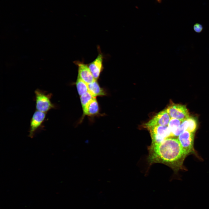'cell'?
Masks as SVG:
<instances>
[{"instance_id":"obj_14","label":"cell","mask_w":209,"mask_h":209,"mask_svg":"<svg viewBox=\"0 0 209 209\" xmlns=\"http://www.w3.org/2000/svg\"><path fill=\"white\" fill-rule=\"evenodd\" d=\"M94 97L88 91L80 96V101L82 109L83 110L89 103Z\"/></svg>"},{"instance_id":"obj_13","label":"cell","mask_w":209,"mask_h":209,"mask_svg":"<svg viewBox=\"0 0 209 209\" xmlns=\"http://www.w3.org/2000/svg\"><path fill=\"white\" fill-rule=\"evenodd\" d=\"M183 121L176 118H171L168 126L171 131L172 137H173V134L180 126Z\"/></svg>"},{"instance_id":"obj_4","label":"cell","mask_w":209,"mask_h":209,"mask_svg":"<svg viewBox=\"0 0 209 209\" xmlns=\"http://www.w3.org/2000/svg\"><path fill=\"white\" fill-rule=\"evenodd\" d=\"M194 133L185 130L181 133L178 139L184 153L187 156L194 152Z\"/></svg>"},{"instance_id":"obj_7","label":"cell","mask_w":209,"mask_h":209,"mask_svg":"<svg viewBox=\"0 0 209 209\" xmlns=\"http://www.w3.org/2000/svg\"><path fill=\"white\" fill-rule=\"evenodd\" d=\"M46 113L36 110L30 120L29 136L33 138L37 129L44 122Z\"/></svg>"},{"instance_id":"obj_1","label":"cell","mask_w":209,"mask_h":209,"mask_svg":"<svg viewBox=\"0 0 209 209\" xmlns=\"http://www.w3.org/2000/svg\"><path fill=\"white\" fill-rule=\"evenodd\" d=\"M147 158L150 164L160 163L177 171L183 167L187 156L178 138L171 137L158 143H151L148 148Z\"/></svg>"},{"instance_id":"obj_10","label":"cell","mask_w":209,"mask_h":209,"mask_svg":"<svg viewBox=\"0 0 209 209\" xmlns=\"http://www.w3.org/2000/svg\"><path fill=\"white\" fill-rule=\"evenodd\" d=\"M100 108L99 103L96 98H94L83 110V114L80 121L81 122L84 117L87 116L93 117L100 116Z\"/></svg>"},{"instance_id":"obj_16","label":"cell","mask_w":209,"mask_h":209,"mask_svg":"<svg viewBox=\"0 0 209 209\" xmlns=\"http://www.w3.org/2000/svg\"><path fill=\"white\" fill-rule=\"evenodd\" d=\"M193 28L195 32L200 33L202 31L203 27L201 24L199 23H196L194 24Z\"/></svg>"},{"instance_id":"obj_2","label":"cell","mask_w":209,"mask_h":209,"mask_svg":"<svg viewBox=\"0 0 209 209\" xmlns=\"http://www.w3.org/2000/svg\"><path fill=\"white\" fill-rule=\"evenodd\" d=\"M36 110L46 113L55 107L52 102L51 93H46L44 91L37 89L35 91Z\"/></svg>"},{"instance_id":"obj_6","label":"cell","mask_w":209,"mask_h":209,"mask_svg":"<svg viewBox=\"0 0 209 209\" xmlns=\"http://www.w3.org/2000/svg\"><path fill=\"white\" fill-rule=\"evenodd\" d=\"M171 117L165 109L156 114L152 119L144 124L143 127L147 129L156 126H167Z\"/></svg>"},{"instance_id":"obj_15","label":"cell","mask_w":209,"mask_h":209,"mask_svg":"<svg viewBox=\"0 0 209 209\" xmlns=\"http://www.w3.org/2000/svg\"><path fill=\"white\" fill-rule=\"evenodd\" d=\"M188 121V127L187 129L190 132L194 133L197 128V122L195 118L189 117L187 118Z\"/></svg>"},{"instance_id":"obj_8","label":"cell","mask_w":209,"mask_h":209,"mask_svg":"<svg viewBox=\"0 0 209 209\" xmlns=\"http://www.w3.org/2000/svg\"><path fill=\"white\" fill-rule=\"evenodd\" d=\"M78 67V76L81 80L89 84L95 80L89 68L88 65L78 61L74 62Z\"/></svg>"},{"instance_id":"obj_5","label":"cell","mask_w":209,"mask_h":209,"mask_svg":"<svg viewBox=\"0 0 209 209\" xmlns=\"http://www.w3.org/2000/svg\"><path fill=\"white\" fill-rule=\"evenodd\" d=\"M165 109L171 118L184 121L190 117L189 113L185 105L173 104L169 105Z\"/></svg>"},{"instance_id":"obj_12","label":"cell","mask_w":209,"mask_h":209,"mask_svg":"<svg viewBox=\"0 0 209 209\" xmlns=\"http://www.w3.org/2000/svg\"><path fill=\"white\" fill-rule=\"evenodd\" d=\"M78 93L80 96L88 91V84L78 76L75 83Z\"/></svg>"},{"instance_id":"obj_3","label":"cell","mask_w":209,"mask_h":209,"mask_svg":"<svg viewBox=\"0 0 209 209\" xmlns=\"http://www.w3.org/2000/svg\"><path fill=\"white\" fill-rule=\"evenodd\" d=\"M147 129L150 134L152 143H159L167 138L172 137L168 125L156 126Z\"/></svg>"},{"instance_id":"obj_9","label":"cell","mask_w":209,"mask_h":209,"mask_svg":"<svg viewBox=\"0 0 209 209\" xmlns=\"http://www.w3.org/2000/svg\"><path fill=\"white\" fill-rule=\"evenodd\" d=\"M96 59L88 64L89 68L93 78L98 80L103 69V56L100 51Z\"/></svg>"},{"instance_id":"obj_17","label":"cell","mask_w":209,"mask_h":209,"mask_svg":"<svg viewBox=\"0 0 209 209\" xmlns=\"http://www.w3.org/2000/svg\"><path fill=\"white\" fill-rule=\"evenodd\" d=\"M158 1H160V0H157Z\"/></svg>"},{"instance_id":"obj_11","label":"cell","mask_w":209,"mask_h":209,"mask_svg":"<svg viewBox=\"0 0 209 209\" xmlns=\"http://www.w3.org/2000/svg\"><path fill=\"white\" fill-rule=\"evenodd\" d=\"M88 91L94 98L97 96H103L107 95L106 91L100 86L97 80H95L88 84Z\"/></svg>"}]
</instances>
